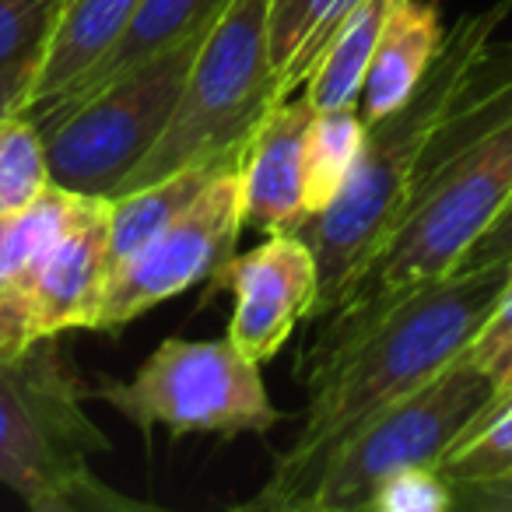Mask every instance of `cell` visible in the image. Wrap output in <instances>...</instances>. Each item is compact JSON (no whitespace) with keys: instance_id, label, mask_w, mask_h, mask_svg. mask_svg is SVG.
I'll return each instance as SVG.
<instances>
[{"instance_id":"obj_1","label":"cell","mask_w":512,"mask_h":512,"mask_svg":"<svg viewBox=\"0 0 512 512\" xmlns=\"http://www.w3.org/2000/svg\"><path fill=\"white\" fill-rule=\"evenodd\" d=\"M512 264L456 267L400 295L337 348L295 365L306 411L295 439L274 456L249 512H302L334 453L397 400L418 393L456 362L502 295Z\"/></svg>"},{"instance_id":"obj_2","label":"cell","mask_w":512,"mask_h":512,"mask_svg":"<svg viewBox=\"0 0 512 512\" xmlns=\"http://www.w3.org/2000/svg\"><path fill=\"white\" fill-rule=\"evenodd\" d=\"M509 11L512 0H498L491 8L456 18L453 29L446 32L439 60L425 74L418 92L383 120L365 123V141L348 179L341 183L337 197L302 228L320 267V292L309 323L334 313L386 246L404 207L411 204L435 123L442 120L467 67L488 46Z\"/></svg>"},{"instance_id":"obj_3","label":"cell","mask_w":512,"mask_h":512,"mask_svg":"<svg viewBox=\"0 0 512 512\" xmlns=\"http://www.w3.org/2000/svg\"><path fill=\"white\" fill-rule=\"evenodd\" d=\"M512 200V116L474 141L425 148L418 186L397 228L379 249L358 288L316 320V337L299 362L348 341L400 295L456 271L474 239Z\"/></svg>"},{"instance_id":"obj_4","label":"cell","mask_w":512,"mask_h":512,"mask_svg":"<svg viewBox=\"0 0 512 512\" xmlns=\"http://www.w3.org/2000/svg\"><path fill=\"white\" fill-rule=\"evenodd\" d=\"M88 386L60 337L0 358V484L32 512H144L95 470L113 442L88 414Z\"/></svg>"},{"instance_id":"obj_5","label":"cell","mask_w":512,"mask_h":512,"mask_svg":"<svg viewBox=\"0 0 512 512\" xmlns=\"http://www.w3.org/2000/svg\"><path fill=\"white\" fill-rule=\"evenodd\" d=\"M281 99L285 92L271 64V0H225L186 71L162 137L120 193L186 165L239 155L256 123Z\"/></svg>"},{"instance_id":"obj_6","label":"cell","mask_w":512,"mask_h":512,"mask_svg":"<svg viewBox=\"0 0 512 512\" xmlns=\"http://www.w3.org/2000/svg\"><path fill=\"white\" fill-rule=\"evenodd\" d=\"M95 397L120 411L137 432L169 435H267L281 421L260 362L228 337L190 341L165 337L130 379H102Z\"/></svg>"},{"instance_id":"obj_7","label":"cell","mask_w":512,"mask_h":512,"mask_svg":"<svg viewBox=\"0 0 512 512\" xmlns=\"http://www.w3.org/2000/svg\"><path fill=\"white\" fill-rule=\"evenodd\" d=\"M207 29L211 25L43 123L53 183L92 197L120 193L162 137Z\"/></svg>"},{"instance_id":"obj_8","label":"cell","mask_w":512,"mask_h":512,"mask_svg":"<svg viewBox=\"0 0 512 512\" xmlns=\"http://www.w3.org/2000/svg\"><path fill=\"white\" fill-rule=\"evenodd\" d=\"M491 404V376L463 351L418 393L358 428L313 484L302 512L365 509L372 491L407 467H442Z\"/></svg>"},{"instance_id":"obj_9","label":"cell","mask_w":512,"mask_h":512,"mask_svg":"<svg viewBox=\"0 0 512 512\" xmlns=\"http://www.w3.org/2000/svg\"><path fill=\"white\" fill-rule=\"evenodd\" d=\"M242 232L239 197V155L228 158L200 197L169 228L144 242L137 253L109 271L95 327L102 334H120L162 302L211 281L218 267L235 253Z\"/></svg>"},{"instance_id":"obj_10","label":"cell","mask_w":512,"mask_h":512,"mask_svg":"<svg viewBox=\"0 0 512 512\" xmlns=\"http://www.w3.org/2000/svg\"><path fill=\"white\" fill-rule=\"evenodd\" d=\"M218 292H232L228 341L253 362H271L295 327L313 316L320 267L302 232L267 235L249 253L228 256L211 278Z\"/></svg>"},{"instance_id":"obj_11","label":"cell","mask_w":512,"mask_h":512,"mask_svg":"<svg viewBox=\"0 0 512 512\" xmlns=\"http://www.w3.org/2000/svg\"><path fill=\"white\" fill-rule=\"evenodd\" d=\"M316 109L306 95H285L256 123L239 155L242 232H302L306 207V134Z\"/></svg>"},{"instance_id":"obj_12","label":"cell","mask_w":512,"mask_h":512,"mask_svg":"<svg viewBox=\"0 0 512 512\" xmlns=\"http://www.w3.org/2000/svg\"><path fill=\"white\" fill-rule=\"evenodd\" d=\"M113 256H109V197L85 193L53 249L43 256L32 288V334L60 337L92 330L102 306Z\"/></svg>"},{"instance_id":"obj_13","label":"cell","mask_w":512,"mask_h":512,"mask_svg":"<svg viewBox=\"0 0 512 512\" xmlns=\"http://www.w3.org/2000/svg\"><path fill=\"white\" fill-rule=\"evenodd\" d=\"M137 4L141 0H67L36 60L22 109L15 113L39 123L60 99H67L88 78V71L120 43Z\"/></svg>"},{"instance_id":"obj_14","label":"cell","mask_w":512,"mask_h":512,"mask_svg":"<svg viewBox=\"0 0 512 512\" xmlns=\"http://www.w3.org/2000/svg\"><path fill=\"white\" fill-rule=\"evenodd\" d=\"M446 32L435 0H393L358 99L365 123L383 120L418 92L446 46Z\"/></svg>"},{"instance_id":"obj_15","label":"cell","mask_w":512,"mask_h":512,"mask_svg":"<svg viewBox=\"0 0 512 512\" xmlns=\"http://www.w3.org/2000/svg\"><path fill=\"white\" fill-rule=\"evenodd\" d=\"M221 8H225V0H141L134 18H130L127 32L120 36V43H116L113 50L88 71V78L81 81L67 99H60L36 127H43L46 120L60 116L64 109L78 106V102L88 99V95L102 92V88L113 85V81L123 78V74L144 67L151 57H158V53L172 50L176 43L190 39L193 32L211 25Z\"/></svg>"},{"instance_id":"obj_16","label":"cell","mask_w":512,"mask_h":512,"mask_svg":"<svg viewBox=\"0 0 512 512\" xmlns=\"http://www.w3.org/2000/svg\"><path fill=\"white\" fill-rule=\"evenodd\" d=\"M225 162L228 158L186 165V169L172 172V176L151 179V183L109 197V256H113V267L120 260H127L130 253H137L148 239H155L162 228H169L200 197V190L211 183L214 172Z\"/></svg>"},{"instance_id":"obj_17","label":"cell","mask_w":512,"mask_h":512,"mask_svg":"<svg viewBox=\"0 0 512 512\" xmlns=\"http://www.w3.org/2000/svg\"><path fill=\"white\" fill-rule=\"evenodd\" d=\"M390 4L393 0H362L341 22V29L330 36V43L320 50L313 71L299 88L313 102V109L358 106Z\"/></svg>"},{"instance_id":"obj_18","label":"cell","mask_w":512,"mask_h":512,"mask_svg":"<svg viewBox=\"0 0 512 512\" xmlns=\"http://www.w3.org/2000/svg\"><path fill=\"white\" fill-rule=\"evenodd\" d=\"M362 0H271V64L285 95L299 92L320 50Z\"/></svg>"},{"instance_id":"obj_19","label":"cell","mask_w":512,"mask_h":512,"mask_svg":"<svg viewBox=\"0 0 512 512\" xmlns=\"http://www.w3.org/2000/svg\"><path fill=\"white\" fill-rule=\"evenodd\" d=\"M365 141V120L358 106L316 109L306 134V207L309 218L323 211L337 197L348 179L358 148Z\"/></svg>"},{"instance_id":"obj_20","label":"cell","mask_w":512,"mask_h":512,"mask_svg":"<svg viewBox=\"0 0 512 512\" xmlns=\"http://www.w3.org/2000/svg\"><path fill=\"white\" fill-rule=\"evenodd\" d=\"M50 183L43 130L25 113H8L0 120V214L22 211Z\"/></svg>"},{"instance_id":"obj_21","label":"cell","mask_w":512,"mask_h":512,"mask_svg":"<svg viewBox=\"0 0 512 512\" xmlns=\"http://www.w3.org/2000/svg\"><path fill=\"white\" fill-rule=\"evenodd\" d=\"M505 467H512V400L456 442L453 453L442 460V474L453 484H463L491 477Z\"/></svg>"},{"instance_id":"obj_22","label":"cell","mask_w":512,"mask_h":512,"mask_svg":"<svg viewBox=\"0 0 512 512\" xmlns=\"http://www.w3.org/2000/svg\"><path fill=\"white\" fill-rule=\"evenodd\" d=\"M67 0H0V71L36 60Z\"/></svg>"},{"instance_id":"obj_23","label":"cell","mask_w":512,"mask_h":512,"mask_svg":"<svg viewBox=\"0 0 512 512\" xmlns=\"http://www.w3.org/2000/svg\"><path fill=\"white\" fill-rule=\"evenodd\" d=\"M369 512H449L453 509V481L442 467H407L390 474L372 491Z\"/></svg>"},{"instance_id":"obj_24","label":"cell","mask_w":512,"mask_h":512,"mask_svg":"<svg viewBox=\"0 0 512 512\" xmlns=\"http://www.w3.org/2000/svg\"><path fill=\"white\" fill-rule=\"evenodd\" d=\"M509 344H512V274H509V281H505L502 295L495 299V306H491L484 327L477 330V337L470 341L467 355L474 358L481 369H488Z\"/></svg>"},{"instance_id":"obj_25","label":"cell","mask_w":512,"mask_h":512,"mask_svg":"<svg viewBox=\"0 0 512 512\" xmlns=\"http://www.w3.org/2000/svg\"><path fill=\"white\" fill-rule=\"evenodd\" d=\"M453 509L467 512H512V467L481 481L453 484Z\"/></svg>"},{"instance_id":"obj_26","label":"cell","mask_w":512,"mask_h":512,"mask_svg":"<svg viewBox=\"0 0 512 512\" xmlns=\"http://www.w3.org/2000/svg\"><path fill=\"white\" fill-rule=\"evenodd\" d=\"M491 264H512V200L498 211V218L477 235L460 267H491Z\"/></svg>"},{"instance_id":"obj_27","label":"cell","mask_w":512,"mask_h":512,"mask_svg":"<svg viewBox=\"0 0 512 512\" xmlns=\"http://www.w3.org/2000/svg\"><path fill=\"white\" fill-rule=\"evenodd\" d=\"M36 60H22V64L0 71V120L8 113H15V109H22L25 92L32 85V74H36Z\"/></svg>"},{"instance_id":"obj_28","label":"cell","mask_w":512,"mask_h":512,"mask_svg":"<svg viewBox=\"0 0 512 512\" xmlns=\"http://www.w3.org/2000/svg\"><path fill=\"white\" fill-rule=\"evenodd\" d=\"M488 376H491V404H488V411H484L481 418H477L474 425H470V432H474V428L481 425V421H488L491 414L498 411V407H505L512 400V344L502 351V355L495 358V362L488 365Z\"/></svg>"}]
</instances>
